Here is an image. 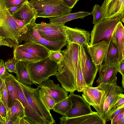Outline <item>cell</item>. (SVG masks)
<instances>
[{"label": "cell", "mask_w": 124, "mask_h": 124, "mask_svg": "<svg viewBox=\"0 0 124 124\" xmlns=\"http://www.w3.org/2000/svg\"><path fill=\"white\" fill-rule=\"evenodd\" d=\"M79 46L68 44L67 48L61 52L63 57L58 64V72L55 75L62 87L70 93L77 90V69L78 60Z\"/></svg>", "instance_id": "cell-1"}, {"label": "cell", "mask_w": 124, "mask_h": 124, "mask_svg": "<svg viewBox=\"0 0 124 124\" xmlns=\"http://www.w3.org/2000/svg\"><path fill=\"white\" fill-rule=\"evenodd\" d=\"M27 67L31 81L39 84L55 75L58 72V64L48 57L34 62H28Z\"/></svg>", "instance_id": "cell-2"}, {"label": "cell", "mask_w": 124, "mask_h": 124, "mask_svg": "<svg viewBox=\"0 0 124 124\" xmlns=\"http://www.w3.org/2000/svg\"><path fill=\"white\" fill-rule=\"evenodd\" d=\"M18 82L28 103L32 108L44 120L46 124L55 123L50 110L46 108L39 98V88H34Z\"/></svg>", "instance_id": "cell-3"}, {"label": "cell", "mask_w": 124, "mask_h": 124, "mask_svg": "<svg viewBox=\"0 0 124 124\" xmlns=\"http://www.w3.org/2000/svg\"><path fill=\"white\" fill-rule=\"evenodd\" d=\"M120 22L124 23V17L104 19L94 24L90 34L89 44H93L103 40L109 45L111 40L113 31Z\"/></svg>", "instance_id": "cell-4"}, {"label": "cell", "mask_w": 124, "mask_h": 124, "mask_svg": "<svg viewBox=\"0 0 124 124\" xmlns=\"http://www.w3.org/2000/svg\"><path fill=\"white\" fill-rule=\"evenodd\" d=\"M82 97L91 106L93 107L103 119V106L105 92L99 85L96 87L85 86L82 90Z\"/></svg>", "instance_id": "cell-5"}, {"label": "cell", "mask_w": 124, "mask_h": 124, "mask_svg": "<svg viewBox=\"0 0 124 124\" xmlns=\"http://www.w3.org/2000/svg\"><path fill=\"white\" fill-rule=\"evenodd\" d=\"M78 56L85 85L92 86L100 66L95 65L82 46H79Z\"/></svg>", "instance_id": "cell-6"}, {"label": "cell", "mask_w": 124, "mask_h": 124, "mask_svg": "<svg viewBox=\"0 0 124 124\" xmlns=\"http://www.w3.org/2000/svg\"><path fill=\"white\" fill-rule=\"evenodd\" d=\"M68 97L72 105L64 116L68 118L78 117L93 113L90 106L83 97L79 95L70 93Z\"/></svg>", "instance_id": "cell-7"}, {"label": "cell", "mask_w": 124, "mask_h": 124, "mask_svg": "<svg viewBox=\"0 0 124 124\" xmlns=\"http://www.w3.org/2000/svg\"><path fill=\"white\" fill-rule=\"evenodd\" d=\"M17 95L23 106L25 116V119L31 124H46L44 120L31 107L28 103L22 90L15 77L12 76Z\"/></svg>", "instance_id": "cell-8"}, {"label": "cell", "mask_w": 124, "mask_h": 124, "mask_svg": "<svg viewBox=\"0 0 124 124\" xmlns=\"http://www.w3.org/2000/svg\"><path fill=\"white\" fill-rule=\"evenodd\" d=\"M100 85L105 92V98L103 106L104 117L118 99L120 94L123 93L124 91L122 87L117 85V82Z\"/></svg>", "instance_id": "cell-9"}, {"label": "cell", "mask_w": 124, "mask_h": 124, "mask_svg": "<svg viewBox=\"0 0 124 124\" xmlns=\"http://www.w3.org/2000/svg\"><path fill=\"white\" fill-rule=\"evenodd\" d=\"M66 40L67 44L74 43L79 46L87 47L90 44V32L77 27L72 28L65 25Z\"/></svg>", "instance_id": "cell-10"}, {"label": "cell", "mask_w": 124, "mask_h": 124, "mask_svg": "<svg viewBox=\"0 0 124 124\" xmlns=\"http://www.w3.org/2000/svg\"><path fill=\"white\" fill-rule=\"evenodd\" d=\"M101 8L103 20L124 17V0H104Z\"/></svg>", "instance_id": "cell-11"}, {"label": "cell", "mask_w": 124, "mask_h": 124, "mask_svg": "<svg viewBox=\"0 0 124 124\" xmlns=\"http://www.w3.org/2000/svg\"><path fill=\"white\" fill-rule=\"evenodd\" d=\"M38 87L40 88L44 92L50 95L56 104L68 96V91L49 78L39 84Z\"/></svg>", "instance_id": "cell-12"}, {"label": "cell", "mask_w": 124, "mask_h": 124, "mask_svg": "<svg viewBox=\"0 0 124 124\" xmlns=\"http://www.w3.org/2000/svg\"><path fill=\"white\" fill-rule=\"evenodd\" d=\"M99 77L96 82L98 86L101 84H111L117 82V74L118 72L117 64L105 63L99 67Z\"/></svg>", "instance_id": "cell-13"}, {"label": "cell", "mask_w": 124, "mask_h": 124, "mask_svg": "<svg viewBox=\"0 0 124 124\" xmlns=\"http://www.w3.org/2000/svg\"><path fill=\"white\" fill-rule=\"evenodd\" d=\"M60 119V124H105L106 122L96 112L72 118L62 116Z\"/></svg>", "instance_id": "cell-14"}, {"label": "cell", "mask_w": 124, "mask_h": 124, "mask_svg": "<svg viewBox=\"0 0 124 124\" xmlns=\"http://www.w3.org/2000/svg\"><path fill=\"white\" fill-rule=\"evenodd\" d=\"M108 45L104 41L92 45L89 44L87 49L95 65L100 66L104 60Z\"/></svg>", "instance_id": "cell-15"}, {"label": "cell", "mask_w": 124, "mask_h": 124, "mask_svg": "<svg viewBox=\"0 0 124 124\" xmlns=\"http://www.w3.org/2000/svg\"><path fill=\"white\" fill-rule=\"evenodd\" d=\"M37 13L33 6L28 1L12 16L22 21L26 25H28L34 18L36 17Z\"/></svg>", "instance_id": "cell-16"}, {"label": "cell", "mask_w": 124, "mask_h": 124, "mask_svg": "<svg viewBox=\"0 0 124 124\" xmlns=\"http://www.w3.org/2000/svg\"><path fill=\"white\" fill-rule=\"evenodd\" d=\"M124 26L121 22L117 25L112 35L111 41L117 48L119 54L118 63L124 59Z\"/></svg>", "instance_id": "cell-17"}, {"label": "cell", "mask_w": 124, "mask_h": 124, "mask_svg": "<svg viewBox=\"0 0 124 124\" xmlns=\"http://www.w3.org/2000/svg\"><path fill=\"white\" fill-rule=\"evenodd\" d=\"M15 48L39 57L42 60L48 57L49 52L43 46L36 43L19 45Z\"/></svg>", "instance_id": "cell-18"}, {"label": "cell", "mask_w": 124, "mask_h": 124, "mask_svg": "<svg viewBox=\"0 0 124 124\" xmlns=\"http://www.w3.org/2000/svg\"><path fill=\"white\" fill-rule=\"evenodd\" d=\"M28 62L18 61L16 64V80L25 85L31 86L34 83L31 81L28 70Z\"/></svg>", "instance_id": "cell-19"}, {"label": "cell", "mask_w": 124, "mask_h": 124, "mask_svg": "<svg viewBox=\"0 0 124 124\" xmlns=\"http://www.w3.org/2000/svg\"><path fill=\"white\" fill-rule=\"evenodd\" d=\"M29 2L33 6L37 12L44 9L53 11L64 12L68 14L70 13L72 11V9L61 4L49 3L37 0H31Z\"/></svg>", "instance_id": "cell-20"}, {"label": "cell", "mask_w": 124, "mask_h": 124, "mask_svg": "<svg viewBox=\"0 0 124 124\" xmlns=\"http://www.w3.org/2000/svg\"><path fill=\"white\" fill-rule=\"evenodd\" d=\"M65 28L39 32L41 37L45 39L54 42L66 41Z\"/></svg>", "instance_id": "cell-21"}, {"label": "cell", "mask_w": 124, "mask_h": 124, "mask_svg": "<svg viewBox=\"0 0 124 124\" xmlns=\"http://www.w3.org/2000/svg\"><path fill=\"white\" fill-rule=\"evenodd\" d=\"M90 14V13L88 12L79 11L74 13H70L58 17L49 18L51 22L64 25L65 23L68 21L78 18H83Z\"/></svg>", "instance_id": "cell-22"}, {"label": "cell", "mask_w": 124, "mask_h": 124, "mask_svg": "<svg viewBox=\"0 0 124 124\" xmlns=\"http://www.w3.org/2000/svg\"><path fill=\"white\" fill-rule=\"evenodd\" d=\"M13 75L12 74L4 80L8 94V106L9 109L13 104L16 99H18L20 101L17 94L15 85L13 79Z\"/></svg>", "instance_id": "cell-23"}, {"label": "cell", "mask_w": 124, "mask_h": 124, "mask_svg": "<svg viewBox=\"0 0 124 124\" xmlns=\"http://www.w3.org/2000/svg\"><path fill=\"white\" fill-rule=\"evenodd\" d=\"M25 116L24 108L22 103L18 99H16L13 104L7 113L5 124H8L11 118L14 116Z\"/></svg>", "instance_id": "cell-24"}, {"label": "cell", "mask_w": 124, "mask_h": 124, "mask_svg": "<svg viewBox=\"0 0 124 124\" xmlns=\"http://www.w3.org/2000/svg\"><path fill=\"white\" fill-rule=\"evenodd\" d=\"M119 56L118 49L111 40L108 45L104 57L105 63L117 64L118 62Z\"/></svg>", "instance_id": "cell-25"}, {"label": "cell", "mask_w": 124, "mask_h": 124, "mask_svg": "<svg viewBox=\"0 0 124 124\" xmlns=\"http://www.w3.org/2000/svg\"><path fill=\"white\" fill-rule=\"evenodd\" d=\"M14 57L18 61L34 62L42 60L39 57L16 48H14Z\"/></svg>", "instance_id": "cell-26"}, {"label": "cell", "mask_w": 124, "mask_h": 124, "mask_svg": "<svg viewBox=\"0 0 124 124\" xmlns=\"http://www.w3.org/2000/svg\"><path fill=\"white\" fill-rule=\"evenodd\" d=\"M72 103L68 96L60 101L56 103L53 109V110L62 116H64L70 109Z\"/></svg>", "instance_id": "cell-27"}, {"label": "cell", "mask_w": 124, "mask_h": 124, "mask_svg": "<svg viewBox=\"0 0 124 124\" xmlns=\"http://www.w3.org/2000/svg\"><path fill=\"white\" fill-rule=\"evenodd\" d=\"M36 25L39 32L63 29L65 28L64 25L51 22L47 23H41L39 24L36 23Z\"/></svg>", "instance_id": "cell-28"}, {"label": "cell", "mask_w": 124, "mask_h": 124, "mask_svg": "<svg viewBox=\"0 0 124 124\" xmlns=\"http://www.w3.org/2000/svg\"><path fill=\"white\" fill-rule=\"evenodd\" d=\"M39 98L46 108L49 110L52 109L56 104L53 98L48 94L44 92L40 88H39Z\"/></svg>", "instance_id": "cell-29"}, {"label": "cell", "mask_w": 124, "mask_h": 124, "mask_svg": "<svg viewBox=\"0 0 124 124\" xmlns=\"http://www.w3.org/2000/svg\"><path fill=\"white\" fill-rule=\"evenodd\" d=\"M76 80V90L78 92H82L84 87L86 86L84 81L83 75L79 58L77 69Z\"/></svg>", "instance_id": "cell-30"}, {"label": "cell", "mask_w": 124, "mask_h": 124, "mask_svg": "<svg viewBox=\"0 0 124 124\" xmlns=\"http://www.w3.org/2000/svg\"><path fill=\"white\" fill-rule=\"evenodd\" d=\"M68 14L65 12L53 11L44 9L40 10L38 12L36 17L55 18Z\"/></svg>", "instance_id": "cell-31"}, {"label": "cell", "mask_w": 124, "mask_h": 124, "mask_svg": "<svg viewBox=\"0 0 124 124\" xmlns=\"http://www.w3.org/2000/svg\"><path fill=\"white\" fill-rule=\"evenodd\" d=\"M90 13L93 16V24L98 23L103 20L101 6L100 5L97 4H95L93 7L92 11Z\"/></svg>", "instance_id": "cell-32"}, {"label": "cell", "mask_w": 124, "mask_h": 124, "mask_svg": "<svg viewBox=\"0 0 124 124\" xmlns=\"http://www.w3.org/2000/svg\"><path fill=\"white\" fill-rule=\"evenodd\" d=\"M0 94L1 95V101L6 108L7 113L9 110V108L8 106V94L4 81L0 91Z\"/></svg>", "instance_id": "cell-33"}, {"label": "cell", "mask_w": 124, "mask_h": 124, "mask_svg": "<svg viewBox=\"0 0 124 124\" xmlns=\"http://www.w3.org/2000/svg\"><path fill=\"white\" fill-rule=\"evenodd\" d=\"M18 61L15 57L9 59L4 62L5 68L7 71L11 73H16V64Z\"/></svg>", "instance_id": "cell-34"}, {"label": "cell", "mask_w": 124, "mask_h": 124, "mask_svg": "<svg viewBox=\"0 0 124 124\" xmlns=\"http://www.w3.org/2000/svg\"><path fill=\"white\" fill-rule=\"evenodd\" d=\"M49 58L58 64L61 62L63 57L61 51H49Z\"/></svg>", "instance_id": "cell-35"}, {"label": "cell", "mask_w": 124, "mask_h": 124, "mask_svg": "<svg viewBox=\"0 0 124 124\" xmlns=\"http://www.w3.org/2000/svg\"><path fill=\"white\" fill-rule=\"evenodd\" d=\"M7 9L17 5L22 4L28 0H3Z\"/></svg>", "instance_id": "cell-36"}, {"label": "cell", "mask_w": 124, "mask_h": 124, "mask_svg": "<svg viewBox=\"0 0 124 124\" xmlns=\"http://www.w3.org/2000/svg\"><path fill=\"white\" fill-rule=\"evenodd\" d=\"M12 74L8 73L6 70L3 60L0 59V78L4 80Z\"/></svg>", "instance_id": "cell-37"}, {"label": "cell", "mask_w": 124, "mask_h": 124, "mask_svg": "<svg viewBox=\"0 0 124 124\" xmlns=\"http://www.w3.org/2000/svg\"><path fill=\"white\" fill-rule=\"evenodd\" d=\"M79 0H60L61 4L62 5L72 9Z\"/></svg>", "instance_id": "cell-38"}, {"label": "cell", "mask_w": 124, "mask_h": 124, "mask_svg": "<svg viewBox=\"0 0 124 124\" xmlns=\"http://www.w3.org/2000/svg\"><path fill=\"white\" fill-rule=\"evenodd\" d=\"M124 116V108L123 109L111 120V124H117L119 121Z\"/></svg>", "instance_id": "cell-39"}, {"label": "cell", "mask_w": 124, "mask_h": 124, "mask_svg": "<svg viewBox=\"0 0 124 124\" xmlns=\"http://www.w3.org/2000/svg\"><path fill=\"white\" fill-rule=\"evenodd\" d=\"M7 114L6 108L1 101L0 102V115L3 118L6 119Z\"/></svg>", "instance_id": "cell-40"}, {"label": "cell", "mask_w": 124, "mask_h": 124, "mask_svg": "<svg viewBox=\"0 0 124 124\" xmlns=\"http://www.w3.org/2000/svg\"><path fill=\"white\" fill-rule=\"evenodd\" d=\"M24 4L13 6L7 9L10 14L12 16L14 13L18 11L22 7Z\"/></svg>", "instance_id": "cell-41"}, {"label": "cell", "mask_w": 124, "mask_h": 124, "mask_svg": "<svg viewBox=\"0 0 124 124\" xmlns=\"http://www.w3.org/2000/svg\"><path fill=\"white\" fill-rule=\"evenodd\" d=\"M124 59L117 64L118 72L121 74L122 77H123L124 76Z\"/></svg>", "instance_id": "cell-42"}, {"label": "cell", "mask_w": 124, "mask_h": 124, "mask_svg": "<svg viewBox=\"0 0 124 124\" xmlns=\"http://www.w3.org/2000/svg\"><path fill=\"white\" fill-rule=\"evenodd\" d=\"M124 108V106L119 108L116 111L113 113L107 120L106 122L111 120L117 114L123 109Z\"/></svg>", "instance_id": "cell-43"}, {"label": "cell", "mask_w": 124, "mask_h": 124, "mask_svg": "<svg viewBox=\"0 0 124 124\" xmlns=\"http://www.w3.org/2000/svg\"><path fill=\"white\" fill-rule=\"evenodd\" d=\"M6 46L10 48L12 47L0 35V46Z\"/></svg>", "instance_id": "cell-44"}, {"label": "cell", "mask_w": 124, "mask_h": 124, "mask_svg": "<svg viewBox=\"0 0 124 124\" xmlns=\"http://www.w3.org/2000/svg\"><path fill=\"white\" fill-rule=\"evenodd\" d=\"M43 1L45 2L49 3L56 4H61L60 0H43Z\"/></svg>", "instance_id": "cell-45"}, {"label": "cell", "mask_w": 124, "mask_h": 124, "mask_svg": "<svg viewBox=\"0 0 124 124\" xmlns=\"http://www.w3.org/2000/svg\"><path fill=\"white\" fill-rule=\"evenodd\" d=\"M4 81V80L0 78V92L3 85Z\"/></svg>", "instance_id": "cell-46"}, {"label": "cell", "mask_w": 124, "mask_h": 124, "mask_svg": "<svg viewBox=\"0 0 124 124\" xmlns=\"http://www.w3.org/2000/svg\"><path fill=\"white\" fill-rule=\"evenodd\" d=\"M117 124H124V116L120 120Z\"/></svg>", "instance_id": "cell-47"}, {"label": "cell", "mask_w": 124, "mask_h": 124, "mask_svg": "<svg viewBox=\"0 0 124 124\" xmlns=\"http://www.w3.org/2000/svg\"><path fill=\"white\" fill-rule=\"evenodd\" d=\"M124 77H122V87L124 88Z\"/></svg>", "instance_id": "cell-48"}, {"label": "cell", "mask_w": 124, "mask_h": 124, "mask_svg": "<svg viewBox=\"0 0 124 124\" xmlns=\"http://www.w3.org/2000/svg\"><path fill=\"white\" fill-rule=\"evenodd\" d=\"M39 1H42L43 0H37Z\"/></svg>", "instance_id": "cell-49"}, {"label": "cell", "mask_w": 124, "mask_h": 124, "mask_svg": "<svg viewBox=\"0 0 124 124\" xmlns=\"http://www.w3.org/2000/svg\"><path fill=\"white\" fill-rule=\"evenodd\" d=\"M1 95L0 94V99H1Z\"/></svg>", "instance_id": "cell-50"}, {"label": "cell", "mask_w": 124, "mask_h": 124, "mask_svg": "<svg viewBox=\"0 0 124 124\" xmlns=\"http://www.w3.org/2000/svg\"><path fill=\"white\" fill-rule=\"evenodd\" d=\"M1 101V99H0V102Z\"/></svg>", "instance_id": "cell-51"}]
</instances>
